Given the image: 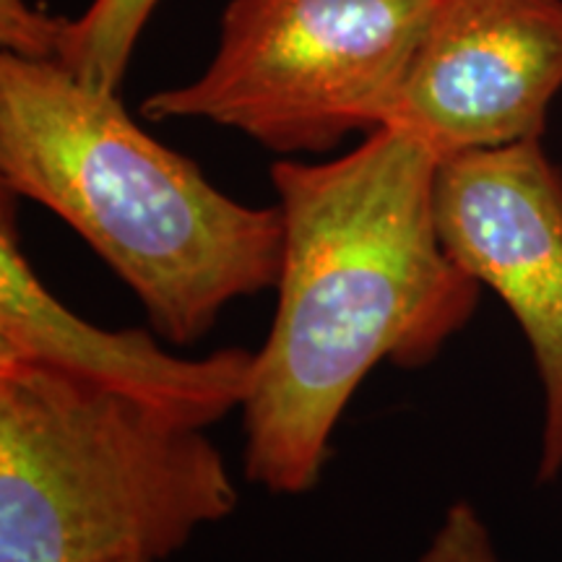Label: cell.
<instances>
[{
	"label": "cell",
	"mask_w": 562,
	"mask_h": 562,
	"mask_svg": "<svg viewBox=\"0 0 562 562\" xmlns=\"http://www.w3.org/2000/svg\"><path fill=\"white\" fill-rule=\"evenodd\" d=\"M438 167L393 125L341 157L271 167L279 297L243 406L245 476L258 487L313 490L364 378L381 362L430 364L474 318L482 284L448 256L435 220Z\"/></svg>",
	"instance_id": "6da1fadb"
},
{
	"label": "cell",
	"mask_w": 562,
	"mask_h": 562,
	"mask_svg": "<svg viewBox=\"0 0 562 562\" xmlns=\"http://www.w3.org/2000/svg\"><path fill=\"white\" fill-rule=\"evenodd\" d=\"M0 182L37 201L136 292L161 339L199 341L229 302L277 286L279 206H248L151 138L117 91L0 55Z\"/></svg>",
	"instance_id": "7a4b0ae2"
},
{
	"label": "cell",
	"mask_w": 562,
	"mask_h": 562,
	"mask_svg": "<svg viewBox=\"0 0 562 562\" xmlns=\"http://www.w3.org/2000/svg\"><path fill=\"white\" fill-rule=\"evenodd\" d=\"M235 508L203 430L47 364L0 362V562H157Z\"/></svg>",
	"instance_id": "3957f363"
},
{
	"label": "cell",
	"mask_w": 562,
	"mask_h": 562,
	"mask_svg": "<svg viewBox=\"0 0 562 562\" xmlns=\"http://www.w3.org/2000/svg\"><path fill=\"white\" fill-rule=\"evenodd\" d=\"M432 0H229L199 79L149 121H209L277 154L334 151L391 121Z\"/></svg>",
	"instance_id": "277c9868"
},
{
	"label": "cell",
	"mask_w": 562,
	"mask_h": 562,
	"mask_svg": "<svg viewBox=\"0 0 562 562\" xmlns=\"http://www.w3.org/2000/svg\"><path fill=\"white\" fill-rule=\"evenodd\" d=\"M435 220L448 256L505 302L544 393L539 484L562 474V170L542 138L440 159Z\"/></svg>",
	"instance_id": "5b68a950"
},
{
	"label": "cell",
	"mask_w": 562,
	"mask_h": 562,
	"mask_svg": "<svg viewBox=\"0 0 562 562\" xmlns=\"http://www.w3.org/2000/svg\"><path fill=\"white\" fill-rule=\"evenodd\" d=\"M562 94V0H432L389 125L440 159L542 138Z\"/></svg>",
	"instance_id": "8992f818"
},
{
	"label": "cell",
	"mask_w": 562,
	"mask_h": 562,
	"mask_svg": "<svg viewBox=\"0 0 562 562\" xmlns=\"http://www.w3.org/2000/svg\"><path fill=\"white\" fill-rule=\"evenodd\" d=\"M0 362L47 364L203 430L248 402L256 355L232 347L186 360L140 328L110 331L70 313L26 261L9 193H3Z\"/></svg>",
	"instance_id": "52a82bcc"
},
{
	"label": "cell",
	"mask_w": 562,
	"mask_h": 562,
	"mask_svg": "<svg viewBox=\"0 0 562 562\" xmlns=\"http://www.w3.org/2000/svg\"><path fill=\"white\" fill-rule=\"evenodd\" d=\"M159 0H91L79 19H58L26 0H0L3 50L60 63L89 87L117 91Z\"/></svg>",
	"instance_id": "ba28073f"
},
{
	"label": "cell",
	"mask_w": 562,
	"mask_h": 562,
	"mask_svg": "<svg viewBox=\"0 0 562 562\" xmlns=\"http://www.w3.org/2000/svg\"><path fill=\"white\" fill-rule=\"evenodd\" d=\"M417 562H508L497 552L490 526L472 503L459 501L446 510L430 544Z\"/></svg>",
	"instance_id": "9c48e42d"
},
{
	"label": "cell",
	"mask_w": 562,
	"mask_h": 562,
	"mask_svg": "<svg viewBox=\"0 0 562 562\" xmlns=\"http://www.w3.org/2000/svg\"><path fill=\"white\" fill-rule=\"evenodd\" d=\"M121 562H149V560H121Z\"/></svg>",
	"instance_id": "30bf717a"
}]
</instances>
